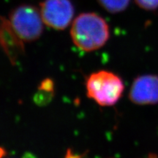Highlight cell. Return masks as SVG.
Listing matches in <instances>:
<instances>
[{
	"instance_id": "6da1fadb",
	"label": "cell",
	"mask_w": 158,
	"mask_h": 158,
	"mask_svg": "<svg viewBox=\"0 0 158 158\" xmlns=\"http://www.w3.org/2000/svg\"><path fill=\"white\" fill-rule=\"evenodd\" d=\"M70 35L78 48L89 52L100 49L107 43L110 37L109 27L99 15L84 13L73 21Z\"/></svg>"
},
{
	"instance_id": "7a4b0ae2",
	"label": "cell",
	"mask_w": 158,
	"mask_h": 158,
	"mask_svg": "<svg viewBox=\"0 0 158 158\" xmlns=\"http://www.w3.org/2000/svg\"><path fill=\"white\" fill-rule=\"evenodd\" d=\"M124 83L114 73L100 70L93 73L86 81V94L101 106H112L123 94Z\"/></svg>"
},
{
	"instance_id": "3957f363",
	"label": "cell",
	"mask_w": 158,
	"mask_h": 158,
	"mask_svg": "<svg viewBox=\"0 0 158 158\" xmlns=\"http://www.w3.org/2000/svg\"><path fill=\"white\" fill-rule=\"evenodd\" d=\"M5 21L12 34L22 45L23 43L36 40L43 31L44 23L40 13L31 5L16 7Z\"/></svg>"
},
{
	"instance_id": "277c9868",
	"label": "cell",
	"mask_w": 158,
	"mask_h": 158,
	"mask_svg": "<svg viewBox=\"0 0 158 158\" xmlns=\"http://www.w3.org/2000/svg\"><path fill=\"white\" fill-rule=\"evenodd\" d=\"M40 14L45 24L63 30L72 21L74 7L70 0H45L40 4Z\"/></svg>"
},
{
	"instance_id": "5b68a950",
	"label": "cell",
	"mask_w": 158,
	"mask_h": 158,
	"mask_svg": "<svg viewBox=\"0 0 158 158\" xmlns=\"http://www.w3.org/2000/svg\"><path fill=\"white\" fill-rule=\"evenodd\" d=\"M129 99L139 106L157 104L158 76L146 74L135 78L130 88Z\"/></svg>"
},
{
	"instance_id": "8992f818",
	"label": "cell",
	"mask_w": 158,
	"mask_h": 158,
	"mask_svg": "<svg viewBox=\"0 0 158 158\" xmlns=\"http://www.w3.org/2000/svg\"><path fill=\"white\" fill-rule=\"evenodd\" d=\"M105 10L111 13L124 11L129 5L130 0H98Z\"/></svg>"
},
{
	"instance_id": "52a82bcc",
	"label": "cell",
	"mask_w": 158,
	"mask_h": 158,
	"mask_svg": "<svg viewBox=\"0 0 158 158\" xmlns=\"http://www.w3.org/2000/svg\"><path fill=\"white\" fill-rule=\"evenodd\" d=\"M135 2L146 10H155L158 8V0H135Z\"/></svg>"
},
{
	"instance_id": "ba28073f",
	"label": "cell",
	"mask_w": 158,
	"mask_h": 158,
	"mask_svg": "<svg viewBox=\"0 0 158 158\" xmlns=\"http://www.w3.org/2000/svg\"><path fill=\"white\" fill-rule=\"evenodd\" d=\"M4 153H5V151L2 148H0V157H2L4 155Z\"/></svg>"
}]
</instances>
